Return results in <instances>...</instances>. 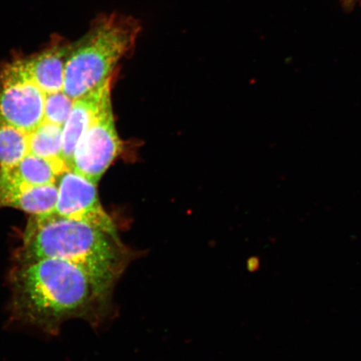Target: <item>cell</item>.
Listing matches in <instances>:
<instances>
[{
	"label": "cell",
	"mask_w": 361,
	"mask_h": 361,
	"mask_svg": "<svg viewBox=\"0 0 361 361\" xmlns=\"http://www.w3.org/2000/svg\"><path fill=\"white\" fill-rule=\"evenodd\" d=\"M121 147L110 90L104 97L97 115L76 145L71 169L97 185L120 155Z\"/></svg>",
	"instance_id": "4"
},
{
	"label": "cell",
	"mask_w": 361,
	"mask_h": 361,
	"mask_svg": "<svg viewBox=\"0 0 361 361\" xmlns=\"http://www.w3.org/2000/svg\"><path fill=\"white\" fill-rule=\"evenodd\" d=\"M57 187L55 214L116 231L114 221L104 209L99 198L97 184L68 169L59 178Z\"/></svg>",
	"instance_id": "6"
},
{
	"label": "cell",
	"mask_w": 361,
	"mask_h": 361,
	"mask_svg": "<svg viewBox=\"0 0 361 361\" xmlns=\"http://www.w3.org/2000/svg\"><path fill=\"white\" fill-rule=\"evenodd\" d=\"M10 283L13 318L49 335H57L68 320L97 326L114 314V288L71 262L44 259L15 264Z\"/></svg>",
	"instance_id": "1"
},
{
	"label": "cell",
	"mask_w": 361,
	"mask_h": 361,
	"mask_svg": "<svg viewBox=\"0 0 361 361\" xmlns=\"http://www.w3.org/2000/svg\"><path fill=\"white\" fill-rule=\"evenodd\" d=\"M74 102L64 90L45 94L44 121L64 126Z\"/></svg>",
	"instance_id": "13"
},
{
	"label": "cell",
	"mask_w": 361,
	"mask_h": 361,
	"mask_svg": "<svg viewBox=\"0 0 361 361\" xmlns=\"http://www.w3.org/2000/svg\"><path fill=\"white\" fill-rule=\"evenodd\" d=\"M45 94L30 78L21 60L0 72V119L30 133L44 121Z\"/></svg>",
	"instance_id": "5"
},
{
	"label": "cell",
	"mask_w": 361,
	"mask_h": 361,
	"mask_svg": "<svg viewBox=\"0 0 361 361\" xmlns=\"http://www.w3.org/2000/svg\"><path fill=\"white\" fill-rule=\"evenodd\" d=\"M116 231L64 218L55 213L30 216L15 254V264L57 259L80 266L106 286L115 288L135 259Z\"/></svg>",
	"instance_id": "2"
},
{
	"label": "cell",
	"mask_w": 361,
	"mask_h": 361,
	"mask_svg": "<svg viewBox=\"0 0 361 361\" xmlns=\"http://www.w3.org/2000/svg\"><path fill=\"white\" fill-rule=\"evenodd\" d=\"M71 47L62 40H55L44 51L20 59L30 78L45 94L61 92L64 88L66 63Z\"/></svg>",
	"instance_id": "7"
},
{
	"label": "cell",
	"mask_w": 361,
	"mask_h": 361,
	"mask_svg": "<svg viewBox=\"0 0 361 361\" xmlns=\"http://www.w3.org/2000/svg\"><path fill=\"white\" fill-rule=\"evenodd\" d=\"M343 6L346 8L347 11L350 10L355 6V2L357 0H341Z\"/></svg>",
	"instance_id": "14"
},
{
	"label": "cell",
	"mask_w": 361,
	"mask_h": 361,
	"mask_svg": "<svg viewBox=\"0 0 361 361\" xmlns=\"http://www.w3.org/2000/svg\"><path fill=\"white\" fill-rule=\"evenodd\" d=\"M112 78L76 99L63 126V157L71 169L76 145L97 115L104 97L111 90Z\"/></svg>",
	"instance_id": "8"
},
{
	"label": "cell",
	"mask_w": 361,
	"mask_h": 361,
	"mask_svg": "<svg viewBox=\"0 0 361 361\" xmlns=\"http://www.w3.org/2000/svg\"><path fill=\"white\" fill-rule=\"evenodd\" d=\"M68 169H71L66 164L28 153L11 169L0 170V184L32 187L56 184L61 175Z\"/></svg>",
	"instance_id": "10"
},
{
	"label": "cell",
	"mask_w": 361,
	"mask_h": 361,
	"mask_svg": "<svg viewBox=\"0 0 361 361\" xmlns=\"http://www.w3.org/2000/svg\"><path fill=\"white\" fill-rule=\"evenodd\" d=\"M57 197V183L35 187L0 184V209L11 207L30 216L55 213Z\"/></svg>",
	"instance_id": "9"
},
{
	"label": "cell",
	"mask_w": 361,
	"mask_h": 361,
	"mask_svg": "<svg viewBox=\"0 0 361 361\" xmlns=\"http://www.w3.org/2000/svg\"><path fill=\"white\" fill-rule=\"evenodd\" d=\"M138 23L132 18L102 16L68 55L63 90L73 100L99 87L113 74L121 59L134 47Z\"/></svg>",
	"instance_id": "3"
},
{
	"label": "cell",
	"mask_w": 361,
	"mask_h": 361,
	"mask_svg": "<svg viewBox=\"0 0 361 361\" xmlns=\"http://www.w3.org/2000/svg\"><path fill=\"white\" fill-rule=\"evenodd\" d=\"M29 153L49 161L66 164L63 157V126L44 121L29 133Z\"/></svg>",
	"instance_id": "11"
},
{
	"label": "cell",
	"mask_w": 361,
	"mask_h": 361,
	"mask_svg": "<svg viewBox=\"0 0 361 361\" xmlns=\"http://www.w3.org/2000/svg\"><path fill=\"white\" fill-rule=\"evenodd\" d=\"M29 153V133L0 119V170L12 168Z\"/></svg>",
	"instance_id": "12"
}]
</instances>
